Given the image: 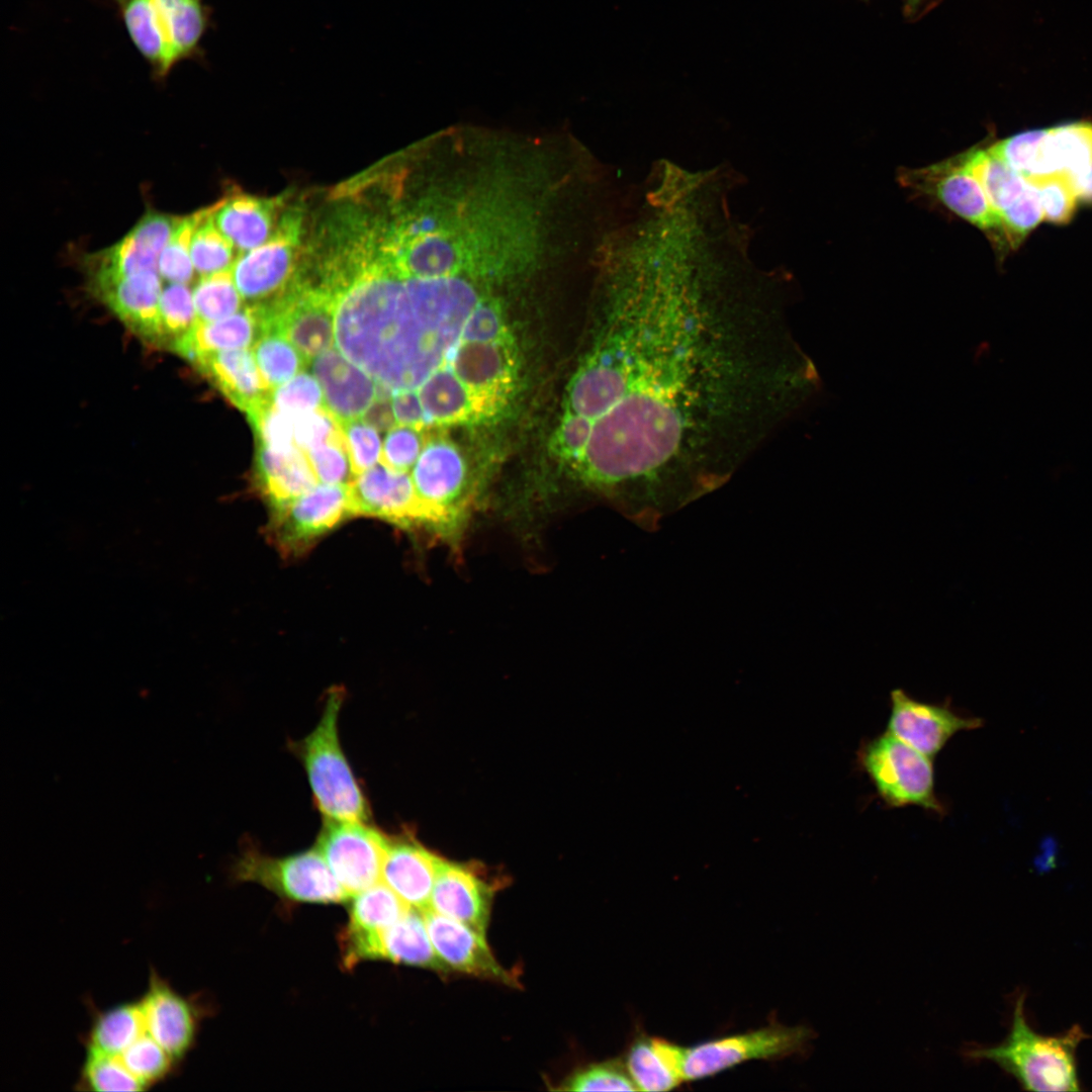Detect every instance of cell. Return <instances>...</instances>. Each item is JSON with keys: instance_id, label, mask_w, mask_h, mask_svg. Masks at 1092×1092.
Returning <instances> with one entry per match:
<instances>
[{"instance_id": "6da1fadb", "label": "cell", "mask_w": 1092, "mask_h": 1092, "mask_svg": "<svg viewBox=\"0 0 1092 1092\" xmlns=\"http://www.w3.org/2000/svg\"><path fill=\"white\" fill-rule=\"evenodd\" d=\"M716 283H622L567 385L565 411L593 422L571 468L642 526L725 484L811 388L781 307Z\"/></svg>"}, {"instance_id": "7a4b0ae2", "label": "cell", "mask_w": 1092, "mask_h": 1092, "mask_svg": "<svg viewBox=\"0 0 1092 1092\" xmlns=\"http://www.w3.org/2000/svg\"><path fill=\"white\" fill-rule=\"evenodd\" d=\"M486 281L473 270L401 276L380 254L338 300L337 346L378 384L416 389L447 363Z\"/></svg>"}, {"instance_id": "3957f363", "label": "cell", "mask_w": 1092, "mask_h": 1092, "mask_svg": "<svg viewBox=\"0 0 1092 1092\" xmlns=\"http://www.w3.org/2000/svg\"><path fill=\"white\" fill-rule=\"evenodd\" d=\"M106 1L155 81H164L185 61L205 62L202 42L214 25L212 8L205 0Z\"/></svg>"}, {"instance_id": "277c9868", "label": "cell", "mask_w": 1092, "mask_h": 1092, "mask_svg": "<svg viewBox=\"0 0 1092 1092\" xmlns=\"http://www.w3.org/2000/svg\"><path fill=\"white\" fill-rule=\"evenodd\" d=\"M1024 998L1020 994L1015 1001L1010 1032L1002 1043L969 1049L965 1056L996 1063L1025 1090H1080L1076 1052L1087 1034L1079 1025L1056 1036L1037 1033L1026 1020Z\"/></svg>"}, {"instance_id": "5b68a950", "label": "cell", "mask_w": 1092, "mask_h": 1092, "mask_svg": "<svg viewBox=\"0 0 1092 1092\" xmlns=\"http://www.w3.org/2000/svg\"><path fill=\"white\" fill-rule=\"evenodd\" d=\"M344 696L342 689H332L315 728L303 739L290 742L289 747L302 763L313 802L325 818L367 822L368 802L339 738L338 719Z\"/></svg>"}, {"instance_id": "8992f818", "label": "cell", "mask_w": 1092, "mask_h": 1092, "mask_svg": "<svg viewBox=\"0 0 1092 1092\" xmlns=\"http://www.w3.org/2000/svg\"><path fill=\"white\" fill-rule=\"evenodd\" d=\"M856 762L888 807L915 805L938 816L946 814L934 790L932 759L890 732L863 740Z\"/></svg>"}, {"instance_id": "52a82bcc", "label": "cell", "mask_w": 1092, "mask_h": 1092, "mask_svg": "<svg viewBox=\"0 0 1092 1092\" xmlns=\"http://www.w3.org/2000/svg\"><path fill=\"white\" fill-rule=\"evenodd\" d=\"M897 179L913 196L934 202L982 231L1001 256L1009 250L1000 218L961 153L927 166L900 168Z\"/></svg>"}, {"instance_id": "ba28073f", "label": "cell", "mask_w": 1092, "mask_h": 1092, "mask_svg": "<svg viewBox=\"0 0 1092 1092\" xmlns=\"http://www.w3.org/2000/svg\"><path fill=\"white\" fill-rule=\"evenodd\" d=\"M411 475L430 515L434 536L446 539L457 535L470 510L467 467L457 447L442 436L425 433V444Z\"/></svg>"}, {"instance_id": "9c48e42d", "label": "cell", "mask_w": 1092, "mask_h": 1092, "mask_svg": "<svg viewBox=\"0 0 1092 1092\" xmlns=\"http://www.w3.org/2000/svg\"><path fill=\"white\" fill-rule=\"evenodd\" d=\"M233 874L237 881L257 883L292 902L339 904L350 900L315 846L283 857L249 847L237 859Z\"/></svg>"}, {"instance_id": "30bf717a", "label": "cell", "mask_w": 1092, "mask_h": 1092, "mask_svg": "<svg viewBox=\"0 0 1092 1092\" xmlns=\"http://www.w3.org/2000/svg\"><path fill=\"white\" fill-rule=\"evenodd\" d=\"M348 517V484H316L289 503L271 509L266 535L283 557L295 558Z\"/></svg>"}, {"instance_id": "8fae6325", "label": "cell", "mask_w": 1092, "mask_h": 1092, "mask_svg": "<svg viewBox=\"0 0 1092 1092\" xmlns=\"http://www.w3.org/2000/svg\"><path fill=\"white\" fill-rule=\"evenodd\" d=\"M813 1037V1031L806 1026L775 1024L686 1048L684 1080L704 1079L751 1060H774L800 1054Z\"/></svg>"}, {"instance_id": "7c38bea8", "label": "cell", "mask_w": 1092, "mask_h": 1092, "mask_svg": "<svg viewBox=\"0 0 1092 1092\" xmlns=\"http://www.w3.org/2000/svg\"><path fill=\"white\" fill-rule=\"evenodd\" d=\"M387 844L366 822L324 818L314 846L351 899L381 881Z\"/></svg>"}, {"instance_id": "4fadbf2b", "label": "cell", "mask_w": 1092, "mask_h": 1092, "mask_svg": "<svg viewBox=\"0 0 1092 1092\" xmlns=\"http://www.w3.org/2000/svg\"><path fill=\"white\" fill-rule=\"evenodd\" d=\"M300 217L286 213L263 245L241 255L232 267L235 284L248 305H260L281 295L297 273Z\"/></svg>"}, {"instance_id": "5bb4252c", "label": "cell", "mask_w": 1092, "mask_h": 1092, "mask_svg": "<svg viewBox=\"0 0 1092 1092\" xmlns=\"http://www.w3.org/2000/svg\"><path fill=\"white\" fill-rule=\"evenodd\" d=\"M348 489L351 517L378 518L408 531L434 535L430 515L408 471L376 464L355 475Z\"/></svg>"}, {"instance_id": "9a60e30c", "label": "cell", "mask_w": 1092, "mask_h": 1092, "mask_svg": "<svg viewBox=\"0 0 1092 1092\" xmlns=\"http://www.w3.org/2000/svg\"><path fill=\"white\" fill-rule=\"evenodd\" d=\"M890 703L887 731L931 759L956 733L984 725V720L979 717L957 713L949 700L921 702L902 689H895L891 692Z\"/></svg>"}, {"instance_id": "2e32d148", "label": "cell", "mask_w": 1092, "mask_h": 1092, "mask_svg": "<svg viewBox=\"0 0 1092 1092\" xmlns=\"http://www.w3.org/2000/svg\"><path fill=\"white\" fill-rule=\"evenodd\" d=\"M447 364L494 416L507 403L517 379L515 341H459Z\"/></svg>"}, {"instance_id": "e0dca14e", "label": "cell", "mask_w": 1092, "mask_h": 1092, "mask_svg": "<svg viewBox=\"0 0 1092 1092\" xmlns=\"http://www.w3.org/2000/svg\"><path fill=\"white\" fill-rule=\"evenodd\" d=\"M422 912L433 946L450 971L517 986L516 977L495 960L485 935L432 909Z\"/></svg>"}, {"instance_id": "ac0fdd59", "label": "cell", "mask_w": 1092, "mask_h": 1092, "mask_svg": "<svg viewBox=\"0 0 1092 1092\" xmlns=\"http://www.w3.org/2000/svg\"><path fill=\"white\" fill-rule=\"evenodd\" d=\"M493 894L494 887L476 866L443 858L433 888L430 909L485 935Z\"/></svg>"}, {"instance_id": "d6986e66", "label": "cell", "mask_w": 1092, "mask_h": 1092, "mask_svg": "<svg viewBox=\"0 0 1092 1092\" xmlns=\"http://www.w3.org/2000/svg\"><path fill=\"white\" fill-rule=\"evenodd\" d=\"M140 1002L146 1032L176 1062L182 1060L192 1049L197 1033L198 1013L194 1003L155 972Z\"/></svg>"}, {"instance_id": "ffe728a7", "label": "cell", "mask_w": 1092, "mask_h": 1092, "mask_svg": "<svg viewBox=\"0 0 1092 1092\" xmlns=\"http://www.w3.org/2000/svg\"><path fill=\"white\" fill-rule=\"evenodd\" d=\"M158 270H146L120 279L92 282L97 296L140 337L162 345Z\"/></svg>"}, {"instance_id": "44dd1931", "label": "cell", "mask_w": 1092, "mask_h": 1092, "mask_svg": "<svg viewBox=\"0 0 1092 1092\" xmlns=\"http://www.w3.org/2000/svg\"><path fill=\"white\" fill-rule=\"evenodd\" d=\"M193 364L248 418L273 402L274 390L266 384L248 349L205 353Z\"/></svg>"}, {"instance_id": "7402d4cb", "label": "cell", "mask_w": 1092, "mask_h": 1092, "mask_svg": "<svg viewBox=\"0 0 1092 1092\" xmlns=\"http://www.w3.org/2000/svg\"><path fill=\"white\" fill-rule=\"evenodd\" d=\"M442 861L412 836L388 837L381 882L412 908L426 911Z\"/></svg>"}, {"instance_id": "603a6c76", "label": "cell", "mask_w": 1092, "mask_h": 1092, "mask_svg": "<svg viewBox=\"0 0 1092 1092\" xmlns=\"http://www.w3.org/2000/svg\"><path fill=\"white\" fill-rule=\"evenodd\" d=\"M312 370L324 388L326 406L340 422L361 417L377 395V383L335 350L316 356Z\"/></svg>"}, {"instance_id": "cb8c5ba5", "label": "cell", "mask_w": 1092, "mask_h": 1092, "mask_svg": "<svg viewBox=\"0 0 1092 1092\" xmlns=\"http://www.w3.org/2000/svg\"><path fill=\"white\" fill-rule=\"evenodd\" d=\"M255 468V487L270 509L298 497L317 484L306 456L297 446L277 451L259 443Z\"/></svg>"}, {"instance_id": "d4e9b609", "label": "cell", "mask_w": 1092, "mask_h": 1092, "mask_svg": "<svg viewBox=\"0 0 1092 1092\" xmlns=\"http://www.w3.org/2000/svg\"><path fill=\"white\" fill-rule=\"evenodd\" d=\"M367 959L368 961H388L445 974L450 972L433 946L423 912L416 908H411L393 925L371 935Z\"/></svg>"}, {"instance_id": "484cf974", "label": "cell", "mask_w": 1092, "mask_h": 1092, "mask_svg": "<svg viewBox=\"0 0 1092 1092\" xmlns=\"http://www.w3.org/2000/svg\"><path fill=\"white\" fill-rule=\"evenodd\" d=\"M418 393L430 425L468 424L492 417L447 363L419 387Z\"/></svg>"}, {"instance_id": "4316f807", "label": "cell", "mask_w": 1092, "mask_h": 1092, "mask_svg": "<svg viewBox=\"0 0 1092 1092\" xmlns=\"http://www.w3.org/2000/svg\"><path fill=\"white\" fill-rule=\"evenodd\" d=\"M278 204L277 199L235 194L214 204L212 216L234 246L246 252L270 239Z\"/></svg>"}, {"instance_id": "83f0119b", "label": "cell", "mask_w": 1092, "mask_h": 1092, "mask_svg": "<svg viewBox=\"0 0 1092 1092\" xmlns=\"http://www.w3.org/2000/svg\"><path fill=\"white\" fill-rule=\"evenodd\" d=\"M686 1048L660 1037L638 1036L625 1066L639 1091H668L684 1082Z\"/></svg>"}, {"instance_id": "f1b7e54d", "label": "cell", "mask_w": 1092, "mask_h": 1092, "mask_svg": "<svg viewBox=\"0 0 1092 1092\" xmlns=\"http://www.w3.org/2000/svg\"><path fill=\"white\" fill-rule=\"evenodd\" d=\"M259 336V324L254 310L246 306L241 311L214 322H196L194 328L174 348L190 362L202 354L246 349Z\"/></svg>"}, {"instance_id": "f546056e", "label": "cell", "mask_w": 1092, "mask_h": 1092, "mask_svg": "<svg viewBox=\"0 0 1092 1092\" xmlns=\"http://www.w3.org/2000/svg\"><path fill=\"white\" fill-rule=\"evenodd\" d=\"M1091 169V121H1075L1046 128L1041 150V176L1066 172L1073 177Z\"/></svg>"}, {"instance_id": "4dcf8cb0", "label": "cell", "mask_w": 1092, "mask_h": 1092, "mask_svg": "<svg viewBox=\"0 0 1092 1092\" xmlns=\"http://www.w3.org/2000/svg\"><path fill=\"white\" fill-rule=\"evenodd\" d=\"M961 155L979 180L998 216L1017 200L1028 185L1024 176L992 155L986 146H974L961 152Z\"/></svg>"}, {"instance_id": "1f68e13d", "label": "cell", "mask_w": 1092, "mask_h": 1092, "mask_svg": "<svg viewBox=\"0 0 1092 1092\" xmlns=\"http://www.w3.org/2000/svg\"><path fill=\"white\" fill-rule=\"evenodd\" d=\"M145 1032L141 1002L118 1004L97 1013L87 1036V1051L119 1056Z\"/></svg>"}, {"instance_id": "d6a6232c", "label": "cell", "mask_w": 1092, "mask_h": 1092, "mask_svg": "<svg viewBox=\"0 0 1092 1092\" xmlns=\"http://www.w3.org/2000/svg\"><path fill=\"white\" fill-rule=\"evenodd\" d=\"M411 908L380 881L352 897L345 928L358 931L383 930L397 922Z\"/></svg>"}, {"instance_id": "836d02e7", "label": "cell", "mask_w": 1092, "mask_h": 1092, "mask_svg": "<svg viewBox=\"0 0 1092 1092\" xmlns=\"http://www.w3.org/2000/svg\"><path fill=\"white\" fill-rule=\"evenodd\" d=\"M252 352L263 379L273 390L308 365V361L285 337L273 331L260 333Z\"/></svg>"}, {"instance_id": "e575fe53", "label": "cell", "mask_w": 1092, "mask_h": 1092, "mask_svg": "<svg viewBox=\"0 0 1092 1092\" xmlns=\"http://www.w3.org/2000/svg\"><path fill=\"white\" fill-rule=\"evenodd\" d=\"M212 213L213 205L201 209L190 244L191 261L200 276L232 269L235 263V246L218 230Z\"/></svg>"}, {"instance_id": "d590c367", "label": "cell", "mask_w": 1092, "mask_h": 1092, "mask_svg": "<svg viewBox=\"0 0 1092 1092\" xmlns=\"http://www.w3.org/2000/svg\"><path fill=\"white\" fill-rule=\"evenodd\" d=\"M235 285L232 269L201 276L192 291L197 321L214 322L237 312L242 296Z\"/></svg>"}, {"instance_id": "8d00e7d4", "label": "cell", "mask_w": 1092, "mask_h": 1092, "mask_svg": "<svg viewBox=\"0 0 1092 1092\" xmlns=\"http://www.w3.org/2000/svg\"><path fill=\"white\" fill-rule=\"evenodd\" d=\"M159 307L162 345L174 350L197 322L192 292L186 284L169 282L162 288Z\"/></svg>"}, {"instance_id": "74e56055", "label": "cell", "mask_w": 1092, "mask_h": 1092, "mask_svg": "<svg viewBox=\"0 0 1092 1092\" xmlns=\"http://www.w3.org/2000/svg\"><path fill=\"white\" fill-rule=\"evenodd\" d=\"M116 1057L145 1088L167 1078L177 1065L171 1055L147 1032Z\"/></svg>"}, {"instance_id": "f35d334b", "label": "cell", "mask_w": 1092, "mask_h": 1092, "mask_svg": "<svg viewBox=\"0 0 1092 1092\" xmlns=\"http://www.w3.org/2000/svg\"><path fill=\"white\" fill-rule=\"evenodd\" d=\"M201 210L180 217L158 260V272L169 282L187 284L193 276L190 244Z\"/></svg>"}, {"instance_id": "ab89813d", "label": "cell", "mask_w": 1092, "mask_h": 1092, "mask_svg": "<svg viewBox=\"0 0 1092 1092\" xmlns=\"http://www.w3.org/2000/svg\"><path fill=\"white\" fill-rule=\"evenodd\" d=\"M80 1084L91 1091H142L145 1086L116 1056L87 1051Z\"/></svg>"}, {"instance_id": "60d3db41", "label": "cell", "mask_w": 1092, "mask_h": 1092, "mask_svg": "<svg viewBox=\"0 0 1092 1092\" xmlns=\"http://www.w3.org/2000/svg\"><path fill=\"white\" fill-rule=\"evenodd\" d=\"M1046 128L1026 130L987 147L988 151L1026 177L1041 176V150Z\"/></svg>"}, {"instance_id": "b9f144b4", "label": "cell", "mask_w": 1092, "mask_h": 1092, "mask_svg": "<svg viewBox=\"0 0 1092 1092\" xmlns=\"http://www.w3.org/2000/svg\"><path fill=\"white\" fill-rule=\"evenodd\" d=\"M1037 190L1043 219L1055 224H1067L1076 210L1077 194L1066 172L1026 177Z\"/></svg>"}, {"instance_id": "7bdbcfd3", "label": "cell", "mask_w": 1092, "mask_h": 1092, "mask_svg": "<svg viewBox=\"0 0 1092 1092\" xmlns=\"http://www.w3.org/2000/svg\"><path fill=\"white\" fill-rule=\"evenodd\" d=\"M460 341H515L498 298L486 293L479 299L464 324Z\"/></svg>"}, {"instance_id": "ee69618b", "label": "cell", "mask_w": 1092, "mask_h": 1092, "mask_svg": "<svg viewBox=\"0 0 1092 1092\" xmlns=\"http://www.w3.org/2000/svg\"><path fill=\"white\" fill-rule=\"evenodd\" d=\"M564 1091H638L625 1064L606 1061L590 1064L567 1077L558 1088Z\"/></svg>"}, {"instance_id": "f6af8a7d", "label": "cell", "mask_w": 1092, "mask_h": 1092, "mask_svg": "<svg viewBox=\"0 0 1092 1092\" xmlns=\"http://www.w3.org/2000/svg\"><path fill=\"white\" fill-rule=\"evenodd\" d=\"M317 480L349 484L354 478L344 431L334 439L305 452Z\"/></svg>"}, {"instance_id": "bcb514c9", "label": "cell", "mask_w": 1092, "mask_h": 1092, "mask_svg": "<svg viewBox=\"0 0 1092 1092\" xmlns=\"http://www.w3.org/2000/svg\"><path fill=\"white\" fill-rule=\"evenodd\" d=\"M999 217L1009 249H1017L1043 219L1036 188L1028 182L1022 194Z\"/></svg>"}, {"instance_id": "7dc6e473", "label": "cell", "mask_w": 1092, "mask_h": 1092, "mask_svg": "<svg viewBox=\"0 0 1092 1092\" xmlns=\"http://www.w3.org/2000/svg\"><path fill=\"white\" fill-rule=\"evenodd\" d=\"M592 429L593 422L589 419L564 412L550 440L551 453L572 467L584 453Z\"/></svg>"}, {"instance_id": "c3c4849f", "label": "cell", "mask_w": 1092, "mask_h": 1092, "mask_svg": "<svg viewBox=\"0 0 1092 1092\" xmlns=\"http://www.w3.org/2000/svg\"><path fill=\"white\" fill-rule=\"evenodd\" d=\"M295 415L275 407L272 402L248 419L259 437V443L277 451H288L296 446Z\"/></svg>"}, {"instance_id": "681fc988", "label": "cell", "mask_w": 1092, "mask_h": 1092, "mask_svg": "<svg viewBox=\"0 0 1092 1092\" xmlns=\"http://www.w3.org/2000/svg\"><path fill=\"white\" fill-rule=\"evenodd\" d=\"M423 431L408 426H394L384 440L380 463L397 471L412 469L425 444Z\"/></svg>"}, {"instance_id": "f907efd6", "label": "cell", "mask_w": 1092, "mask_h": 1092, "mask_svg": "<svg viewBox=\"0 0 1092 1092\" xmlns=\"http://www.w3.org/2000/svg\"><path fill=\"white\" fill-rule=\"evenodd\" d=\"M340 423L345 434L354 475L376 465L381 455V442L376 429L357 419Z\"/></svg>"}, {"instance_id": "816d5d0a", "label": "cell", "mask_w": 1092, "mask_h": 1092, "mask_svg": "<svg viewBox=\"0 0 1092 1092\" xmlns=\"http://www.w3.org/2000/svg\"><path fill=\"white\" fill-rule=\"evenodd\" d=\"M342 432L340 421L326 406L295 415L294 443L306 452Z\"/></svg>"}, {"instance_id": "f5cc1de1", "label": "cell", "mask_w": 1092, "mask_h": 1092, "mask_svg": "<svg viewBox=\"0 0 1092 1092\" xmlns=\"http://www.w3.org/2000/svg\"><path fill=\"white\" fill-rule=\"evenodd\" d=\"M272 398L275 407L293 414L325 405L317 380L305 372H299L293 379L275 388Z\"/></svg>"}, {"instance_id": "db71d44e", "label": "cell", "mask_w": 1092, "mask_h": 1092, "mask_svg": "<svg viewBox=\"0 0 1092 1092\" xmlns=\"http://www.w3.org/2000/svg\"><path fill=\"white\" fill-rule=\"evenodd\" d=\"M179 220L180 217L149 211L129 233L160 257Z\"/></svg>"}, {"instance_id": "11a10c76", "label": "cell", "mask_w": 1092, "mask_h": 1092, "mask_svg": "<svg viewBox=\"0 0 1092 1092\" xmlns=\"http://www.w3.org/2000/svg\"><path fill=\"white\" fill-rule=\"evenodd\" d=\"M391 403L398 425L418 430H424L430 426L419 393L415 389L392 391Z\"/></svg>"}, {"instance_id": "9f6ffc18", "label": "cell", "mask_w": 1092, "mask_h": 1092, "mask_svg": "<svg viewBox=\"0 0 1092 1092\" xmlns=\"http://www.w3.org/2000/svg\"><path fill=\"white\" fill-rule=\"evenodd\" d=\"M389 397L377 394L363 416L364 422L379 432L391 430L396 423Z\"/></svg>"}, {"instance_id": "6f0895ef", "label": "cell", "mask_w": 1092, "mask_h": 1092, "mask_svg": "<svg viewBox=\"0 0 1092 1092\" xmlns=\"http://www.w3.org/2000/svg\"><path fill=\"white\" fill-rule=\"evenodd\" d=\"M940 0H902L903 14L909 20H916L931 8L936 6Z\"/></svg>"}, {"instance_id": "680465c9", "label": "cell", "mask_w": 1092, "mask_h": 1092, "mask_svg": "<svg viewBox=\"0 0 1092 1092\" xmlns=\"http://www.w3.org/2000/svg\"><path fill=\"white\" fill-rule=\"evenodd\" d=\"M1078 199L1092 203V169L1078 176H1070Z\"/></svg>"}]
</instances>
